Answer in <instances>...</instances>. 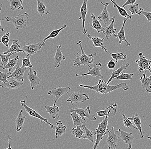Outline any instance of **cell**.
<instances>
[{"mask_svg": "<svg viewBox=\"0 0 151 149\" xmlns=\"http://www.w3.org/2000/svg\"><path fill=\"white\" fill-rule=\"evenodd\" d=\"M81 88H87L97 92L99 94H107L119 89H122L124 91L129 89V87L125 83H121L116 85L109 86L103 80H100L98 83L94 86L80 84Z\"/></svg>", "mask_w": 151, "mask_h": 149, "instance_id": "6da1fadb", "label": "cell"}, {"mask_svg": "<svg viewBox=\"0 0 151 149\" xmlns=\"http://www.w3.org/2000/svg\"><path fill=\"white\" fill-rule=\"evenodd\" d=\"M80 46L81 51H79L77 53V55H75L76 58L73 60V65L74 66L79 67L81 65L84 66H88L90 69L91 68L90 66V64H93L94 61V58L93 56H96L97 53L91 54L87 55L85 53L82 46V42L81 40H79L77 43Z\"/></svg>", "mask_w": 151, "mask_h": 149, "instance_id": "7a4b0ae2", "label": "cell"}, {"mask_svg": "<svg viewBox=\"0 0 151 149\" xmlns=\"http://www.w3.org/2000/svg\"><path fill=\"white\" fill-rule=\"evenodd\" d=\"M29 14L27 13L19 14L17 17H6L1 20H6L13 23L17 30L26 28L29 22Z\"/></svg>", "mask_w": 151, "mask_h": 149, "instance_id": "3957f363", "label": "cell"}, {"mask_svg": "<svg viewBox=\"0 0 151 149\" xmlns=\"http://www.w3.org/2000/svg\"><path fill=\"white\" fill-rule=\"evenodd\" d=\"M109 117L106 116L102 121L99 124L98 127L95 129L96 133V138L95 140V143L93 145V149L98 148L101 140L104 139V136L106 135V132L108 130Z\"/></svg>", "mask_w": 151, "mask_h": 149, "instance_id": "277c9868", "label": "cell"}, {"mask_svg": "<svg viewBox=\"0 0 151 149\" xmlns=\"http://www.w3.org/2000/svg\"><path fill=\"white\" fill-rule=\"evenodd\" d=\"M139 59H137L135 63L138 66V70L139 72H149L151 73V58L146 59L144 54L142 53H139Z\"/></svg>", "mask_w": 151, "mask_h": 149, "instance_id": "5b68a950", "label": "cell"}, {"mask_svg": "<svg viewBox=\"0 0 151 149\" xmlns=\"http://www.w3.org/2000/svg\"><path fill=\"white\" fill-rule=\"evenodd\" d=\"M27 97H28V96H26V99L24 100L21 101L20 102V104L24 108L25 111L27 112V113H28L29 116L40 119L42 122H45L47 125H50L51 129L52 130H53L54 128V125H52L51 123H50V122L48 121V119H47L43 117H42V116L40 115L38 113L37 111H35L34 109H32L31 107H29L26 104V99H27Z\"/></svg>", "mask_w": 151, "mask_h": 149, "instance_id": "8992f818", "label": "cell"}, {"mask_svg": "<svg viewBox=\"0 0 151 149\" xmlns=\"http://www.w3.org/2000/svg\"><path fill=\"white\" fill-rule=\"evenodd\" d=\"M46 45L45 42L42 40L41 42H39L35 44H28L24 45L22 47H21V49L24 51V53L26 54L27 55H31L35 54L37 52H41L43 53L42 52L40 51L41 48L43 46Z\"/></svg>", "mask_w": 151, "mask_h": 149, "instance_id": "52a82bcc", "label": "cell"}, {"mask_svg": "<svg viewBox=\"0 0 151 149\" xmlns=\"http://www.w3.org/2000/svg\"><path fill=\"white\" fill-rule=\"evenodd\" d=\"M69 98L67 101L70 102L73 106H74V104L84 102L89 100L88 95L85 93L80 92H69L68 93Z\"/></svg>", "mask_w": 151, "mask_h": 149, "instance_id": "ba28073f", "label": "cell"}, {"mask_svg": "<svg viewBox=\"0 0 151 149\" xmlns=\"http://www.w3.org/2000/svg\"><path fill=\"white\" fill-rule=\"evenodd\" d=\"M70 88L69 86L66 87L59 86L58 88H55L52 90H50L48 92V95L49 96H54L55 98L54 103H56L57 101L61 96L66 93H68L70 91Z\"/></svg>", "mask_w": 151, "mask_h": 149, "instance_id": "9c48e42d", "label": "cell"}, {"mask_svg": "<svg viewBox=\"0 0 151 149\" xmlns=\"http://www.w3.org/2000/svg\"><path fill=\"white\" fill-rule=\"evenodd\" d=\"M114 129V126H113L111 127L110 131H109L108 130H107L109 135L106 140V142L109 149H116L119 141V137L115 133Z\"/></svg>", "mask_w": 151, "mask_h": 149, "instance_id": "30bf717a", "label": "cell"}, {"mask_svg": "<svg viewBox=\"0 0 151 149\" xmlns=\"http://www.w3.org/2000/svg\"><path fill=\"white\" fill-rule=\"evenodd\" d=\"M102 66L101 63L95 64L94 65V67L91 69L88 70V72L86 73H81V74H76V76L77 77H84L87 75H91L94 77H101L103 79V75L101 73V67Z\"/></svg>", "mask_w": 151, "mask_h": 149, "instance_id": "8fae6325", "label": "cell"}, {"mask_svg": "<svg viewBox=\"0 0 151 149\" xmlns=\"http://www.w3.org/2000/svg\"><path fill=\"white\" fill-rule=\"evenodd\" d=\"M101 3L104 5V7L102 12L99 14L98 19H99L101 22H103L104 24L107 25L111 23L113 18V17H110V14L107 10V6L109 4V3L108 2L104 3L102 2H101Z\"/></svg>", "mask_w": 151, "mask_h": 149, "instance_id": "7c38bea8", "label": "cell"}, {"mask_svg": "<svg viewBox=\"0 0 151 149\" xmlns=\"http://www.w3.org/2000/svg\"><path fill=\"white\" fill-rule=\"evenodd\" d=\"M24 84L23 82L19 81L14 78H9L8 81L5 83L0 84V87L2 88H5L8 90L10 91L11 89H17L23 85Z\"/></svg>", "mask_w": 151, "mask_h": 149, "instance_id": "4fadbf2b", "label": "cell"}, {"mask_svg": "<svg viewBox=\"0 0 151 149\" xmlns=\"http://www.w3.org/2000/svg\"><path fill=\"white\" fill-rule=\"evenodd\" d=\"M70 111H75L81 117H87L90 120L93 121L97 120V118L95 117V115L91 114L90 108L89 106H88L85 109L76 107L73 109H71Z\"/></svg>", "mask_w": 151, "mask_h": 149, "instance_id": "5bb4252c", "label": "cell"}, {"mask_svg": "<svg viewBox=\"0 0 151 149\" xmlns=\"http://www.w3.org/2000/svg\"><path fill=\"white\" fill-rule=\"evenodd\" d=\"M116 132L120 133V136L119 137V138H120L125 144H128V147L127 149H132L133 140L134 138V137L132 133L127 132L123 131L121 129H119Z\"/></svg>", "mask_w": 151, "mask_h": 149, "instance_id": "9a60e30c", "label": "cell"}, {"mask_svg": "<svg viewBox=\"0 0 151 149\" xmlns=\"http://www.w3.org/2000/svg\"><path fill=\"white\" fill-rule=\"evenodd\" d=\"M29 70L28 73V79L30 83V86L32 90L40 84V79L37 75L36 71H33L32 68H28Z\"/></svg>", "mask_w": 151, "mask_h": 149, "instance_id": "2e32d148", "label": "cell"}, {"mask_svg": "<svg viewBox=\"0 0 151 149\" xmlns=\"http://www.w3.org/2000/svg\"><path fill=\"white\" fill-rule=\"evenodd\" d=\"M118 106L117 104L115 103L112 105L107 107L105 110L102 111H97V116L99 117H104L108 116L112 117L116 115L117 113V109L116 108Z\"/></svg>", "mask_w": 151, "mask_h": 149, "instance_id": "e0dca14e", "label": "cell"}, {"mask_svg": "<svg viewBox=\"0 0 151 149\" xmlns=\"http://www.w3.org/2000/svg\"><path fill=\"white\" fill-rule=\"evenodd\" d=\"M15 70L11 73V75L7 77V79L9 78H14L19 81H24V75L25 71L28 68H22L19 66V64H17Z\"/></svg>", "mask_w": 151, "mask_h": 149, "instance_id": "ac0fdd59", "label": "cell"}, {"mask_svg": "<svg viewBox=\"0 0 151 149\" xmlns=\"http://www.w3.org/2000/svg\"><path fill=\"white\" fill-rule=\"evenodd\" d=\"M88 0H84L82 5L80 8V15L79 19L82 20L83 21V33L84 34H86L87 32V30L85 27V22H86V16L88 12L87 3Z\"/></svg>", "mask_w": 151, "mask_h": 149, "instance_id": "d6986e66", "label": "cell"}, {"mask_svg": "<svg viewBox=\"0 0 151 149\" xmlns=\"http://www.w3.org/2000/svg\"><path fill=\"white\" fill-rule=\"evenodd\" d=\"M128 19L126 18L125 19H124L123 22L122 26L121 28L120 29L117 35H114V37H116V38H117L119 39V44H121L122 43V42H125L126 43L125 46L127 47H130L131 46V44L129 43V42L127 41L126 40V37H125V32H124V26H125V23L127 22V20Z\"/></svg>", "mask_w": 151, "mask_h": 149, "instance_id": "ffe728a7", "label": "cell"}, {"mask_svg": "<svg viewBox=\"0 0 151 149\" xmlns=\"http://www.w3.org/2000/svg\"><path fill=\"white\" fill-rule=\"evenodd\" d=\"M61 50L62 49H61V45L57 46L56 52L54 57V63L55 64L54 68L59 67L61 65V61L65 60L66 58L65 56L61 52Z\"/></svg>", "mask_w": 151, "mask_h": 149, "instance_id": "44dd1931", "label": "cell"}, {"mask_svg": "<svg viewBox=\"0 0 151 149\" xmlns=\"http://www.w3.org/2000/svg\"><path fill=\"white\" fill-rule=\"evenodd\" d=\"M86 36L93 42V46L94 48H96V47L101 48L105 52H108L107 49L106 48V47L107 46H104V38H101L96 36L93 37L89 34L87 35Z\"/></svg>", "mask_w": 151, "mask_h": 149, "instance_id": "7402d4cb", "label": "cell"}, {"mask_svg": "<svg viewBox=\"0 0 151 149\" xmlns=\"http://www.w3.org/2000/svg\"><path fill=\"white\" fill-rule=\"evenodd\" d=\"M45 108L46 112L50 114L52 119H56L60 118L59 115L60 110L59 107L56 105V103H54L53 105L52 106H45Z\"/></svg>", "mask_w": 151, "mask_h": 149, "instance_id": "603a6c76", "label": "cell"}, {"mask_svg": "<svg viewBox=\"0 0 151 149\" xmlns=\"http://www.w3.org/2000/svg\"><path fill=\"white\" fill-rule=\"evenodd\" d=\"M140 81L142 83V87L145 89L146 92L151 93V75L149 77L146 76L145 73H143L142 76L140 78Z\"/></svg>", "mask_w": 151, "mask_h": 149, "instance_id": "cb8c5ba5", "label": "cell"}, {"mask_svg": "<svg viewBox=\"0 0 151 149\" xmlns=\"http://www.w3.org/2000/svg\"><path fill=\"white\" fill-rule=\"evenodd\" d=\"M70 111V115L73 121V124L74 126H82L85 125L86 122V119L85 117H83L77 114L76 112L73 111Z\"/></svg>", "mask_w": 151, "mask_h": 149, "instance_id": "d4e9b609", "label": "cell"}, {"mask_svg": "<svg viewBox=\"0 0 151 149\" xmlns=\"http://www.w3.org/2000/svg\"><path fill=\"white\" fill-rule=\"evenodd\" d=\"M113 19L111 23L108 26L104 28L103 33L105 35L106 37L108 39L111 37L113 35H116L117 29L114 28V24L115 22V17H113Z\"/></svg>", "mask_w": 151, "mask_h": 149, "instance_id": "484cf974", "label": "cell"}, {"mask_svg": "<svg viewBox=\"0 0 151 149\" xmlns=\"http://www.w3.org/2000/svg\"><path fill=\"white\" fill-rule=\"evenodd\" d=\"M128 118L131 121H133L134 125L136 126L138 130L139 131L141 139L144 138L145 136L144 135V134L142 132V130L141 119L139 115L136 113L135 115L132 116V117H128Z\"/></svg>", "mask_w": 151, "mask_h": 149, "instance_id": "4316f807", "label": "cell"}, {"mask_svg": "<svg viewBox=\"0 0 151 149\" xmlns=\"http://www.w3.org/2000/svg\"><path fill=\"white\" fill-rule=\"evenodd\" d=\"M10 53H24V51L23 50L21 49V46L19 44V42L18 40H13V43L10 48L4 52L2 53L3 54H7Z\"/></svg>", "mask_w": 151, "mask_h": 149, "instance_id": "83f0119b", "label": "cell"}, {"mask_svg": "<svg viewBox=\"0 0 151 149\" xmlns=\"http://www.w3.org/2000/svg\"><path fill=\"white\" fill-rule=\"evenodd\" d=\"M82 129L84 131L85 136H83V139H88L92 143H95V140H94V136L96 135L95 129H93L92 130H89L88 129L85 125L81 126Z\"/></svg>", "mask_w": 151, "mask_h": 149, "instance_id": "f1b7e54d", "label": "cell"}, {"mask_svg": "<svg viewBox=\"0 0 151 149\" xmlns=\"http://www.w3.org/2000/svg\"><path fill=\"white\" fill-rule=\"evenodd\" d=\"M23 110H21L19 111L17 117L15 120L16 122V129L17 132H19L23 128V125L24 124L26 116L23 115Z\"/></svg>", "mask_w": 151, "mask_h": 149, "instance_id": "f546056e", "label": "cell"}, {"mask_svg": "<svg viewBox=\"0 0 151 149\" xmlns=\"http://www.w3.org/2000/svg\"><path fill=\"white\" fill-rule=\"evenodd\" d=\"M129 65H130V64L129 63L125 62L124 64L122 65L118 69L115 71H113V73H112L111 77L109 79L108 81L106 83L107 84H109L113 80H114L115 78L118 77L121 73L122 71H123L124 70H125L128 67Z\"/></svg>", "mask_w": 151, "mask_h": 149, "instance_id": "4dcf8cb0", "label": "cell"}, {"mask_svg": "<svg viewBox=\"0 0 151 149\" xmlns=\"http://www.w3.org/2000/svg\"><path fill=\"white\" fill-rule=\"evenodd\" d=\"M56 123V125H54V127H55V138H54L53 140L56 139L58 136H61L65 134L67 129V127L62 123L61 120L57 122Z\"/></svg>", "mask_w": 151, "mask_h": 149, "instance_id": "1f68e13d", "label": "cell"}, {"mask_svg": "<svg viewBox=\"0 0 151 149\" xmlns=\"http://www.w3.org/2000/svg\"><path fill=\"white\" fill-rule=\"evenodd\" d=\"M91 18L92 19V25H91L92 28L97 31L99 33H100L101 32L103 33L104 28L102 26L101 24V22L98 19L96 18L95 15L93 14H91Z\"/></svg>", "mask_w": 151, "mask_h": 149, "instance_id": "d6a6232c", "label": "cell"}, {"mask_svg": "<svg viewBox=\"0 0 151 149\" xmlns=\"http://www.w3.org/2000/svg\"><path fill=\"white\" fill-rule=\"evenodd\" d=\"M19 60V58L18 56H16L15 58L13 59H9V62L6 65L4 66H1L0 68L3 69L8 70L9 72H11L13 68L14 67L17 66V64H18V61Z\"/></svg>", "mask_w": 151, "mask_h": 149, "instance_id": "836d02e7", "label": "cell"}, {"mask_svg": "<svg viewBox=\"0 0 151 149\" xmlns=\"http://www.w3.org/2000/svg\"><path fill=\"white\" fill-rule=\"evenodd\" d=\"M7 1L9 2L10 4V8L13 11L16 10H23L22 0H7Z\"/></svg>", "mask_w": 151, "mask_h": 149, "instance_id": "e575fe53", "label": "cell"}, {"mask_svg": "<svg viewBox=\"0 0 151 149\" xmlns=\"http://www.w3.org/2000/svg\"><path fill=\"white\" fill-rule=\"evenodd\" d=\"M37 1V10L38 13L41 17L44 15L50 14V13L47 10L46 5L40 0Z\"/></svg>", "mask_w": 151, "mask_h": 149, "instance_id": "d590c367", "label": "cell"}, {"mask_svg": "<svg viewBox=\"0 0 151 149\" xmlns=\"http://www.w3.org/2000/svg\"><path fill=\"white\" fill-rule=\"evenodd\" d=\"M70 132L73 135L79 139H81L83 137V135L85 134L84 131L82 129L81 126L79 125L74 126L71 130Z\"/></svg>", "mask_w": 151, "mask_h": 149, "instance_id": "8d00e7d4", "label": "cell"}, {"mask_svg": "<svg viewBox=\"0 0 151 149\" xmlns=\"http://www.w3.org/2000/svg\"><path fill=\"white\" fill-rule=\"evenodd\" d=\"M111 2L113 4V6L114 7H116L118 9L119 13L121 16H122L123 17L125 18V19L127 18L128 19H132V16L128 14L127 11L125 10L124 8L121 6H119L116 3V1H113V0H110Z\"/></svg>", "mask_w": 151, "mask_h": 149, "instance_id": "74e56055", "label": "cell"}, {"mask_svg": "<svg viewBox=\"0 0 151 149\" xmlns=\"http://www.w3.org/2000/svg\"><path fill=\"white\" fill-rule=\"evenodd\" d=\"M127 12H131L132 15L137 14L139 16L141 15L140 13V8L139 7L138 4H129L127 7Z\"/></svg>", "mask_w": 151, "mask_h": 149, "instance_id": "f35d334b", "label": "cell"}, {"mask_svg": "<svg viewBox=\"0 0 151 149\" xmlns=\"http://www.w3.org/2000/svg\"><path fill=\"white\" fill-rule=\"evenodd\" d=\"M67 25L65 24V25H63V26H62V27H61V28H60V29H56V30H54L52 31L50 33V35L47 36V37L43 40V41L45 42V41H46L47 40L49 39L55 38V37H56L58 36V35L61 32L62 30H63V29H65V28L67 27Z\"/></svg>", "mask_w": 151, "mask_h": 149, "instance_id": "ab89813d", "label": "cell"}, {"mask_svg": "<svg viewBox=\"0 0 151 149\" xmlns=\"http://www.w3.org/2000/svg\"><path fill=\"white\" fill-rule=\"evenodd\" d=\"M109 53L113 59L115 60L116 63H117L118 61H119V60L125 61L127 57V55L122 53Z\"/></svg>", "mask_w": 151, "mask_h": 149, "instance_id": "60d3db41", "label": "cell"}, {"mask_svg": "<svg viewBox=\"0 0 151 149\" xmlns=\"http://www.w3.org/2000/svg\"><path fill=\"white\" fill-rule=\"evenodd\" d=\"M122 115L124 118L123 122L124 125V126L127 127L129 130H132V129H134L138 130L136 126H135L134 123H132L130 119H129L128 118L126 117V116L124 114H122Z\"/></svg>", "mask_w": 151, "mask_h": 149, "instance_id": "b9f144b4", "label": "cell"}, {"mask_svg": "<svg viewBox=\"0 0 151 149\" xmlns=\"http://www.w3.org/2000/svg\"><path fill=\"white\" fill-rule=\"evenodd\" d=\"M16 53H10L7 54L0 53V58L1 60V66L6 65L9 62V59H10V56Z\"/></svg>", "mask_w": 151, "mask_h": 149, "instance_id": "7bdbcfd3", "label": "cell"}, {"mask_svg": "<svg viewBox=\"0 0 151 149\" xmlns=\"http://www.w3.org/2000/svg\"><path fill=\"white\" fill-rule=\"evenodd\" d=\"M10 32H6L2 36L0 40V44L4 45L6 48L9 47V37H10Z\"/></svg>", "mask_w": 151, "mask_h": 149, "instance_id": "ee69618b", "label": "cell"}, {"mask_svg": "<svg viewBox=\"0 0 151 149\" xmlns=\"http://www.w3.org/2000/svg\"><path fill=\"white\" fill-rule=\"evenodd\" d=\"M134 74L133 73H127L122 72L116 78H115L114 80H132L133 79L132 77L134 76Z\"/></svg>", "mask_w": 151, "mask_h": 149, "instance_id": "f6af8a7d", "label": "cell"}, {"mask_svg": "<svg viewBox=\"0 0 151 149\" xmlns=\"http://www.w3.org/2000/svg\"><path fill=\"white\" fill-rule=\"evenodd\" d=\"M31 55H26L25 58H23L22 59V68H32L33 65L31 64L30 61V58Z\"/></svg>", "mask_w": 151, "mask_h": 149, "instance_id": "bcb514c9", "label": "cell"}, {"mask_svg": "<svg viewBox=\"0 0 151 149\" xmlns=\"http://www.w3.org/2000/svg\"><path fill=\"white\" fill-rule=\"evenodd\" d=\"M11 72H3L0 71V82L5 83L8 81L7 77L11 75Z\"/></svg>", "mask_w": 151, "mask_h": 149, "instance_id": "7dc6e473", "label": "cell"}, {"mask_svg": "<svg viewBox=\"0 0 151 149\" xmlns=\"http://www.w3.org/2000/svg\"><path fill=\"white\" fill-rule=\"evenodd\" d=\"M140 13L141 15H143L146 18L148 22H151V12H146L144 11L143 9L140 8Z\"/></svg>", "mask_w": 151, "mask_h": 149, "instance_id": "c3c4849f", "label": "cell"}, {"mask_svg": "<svg viewBox=\"0 0 151 149\" xmlns=\"http://www.w3.org/2000/svg\"><path fill=\"white\" fill-rule=\"evenodd\" d=\"M116 62L113 61V58L112 60L109 61L107 63V66L109 69L114 70L115 69L116 67Z\"/></svg>", "mask_w": 151, "mask_h": 149, "instance_id": "681fc988", "label": "cell"}, {"mask_svg": "<svg viewBox=\"0 0 151 149\" xmlns=\"http://www.w3.org/2000/svg\"><path fill=\"white\" fill-rule=\"evenodd\" d=\"M137 0H127L125 3L122 6V7L124 8L126 6L129 5V4H134L135 3Z\"/></svg>", "mask_w": 151, "mask_h": 149, "instance_id": "f907efd6", "label": "cell"}, {"mask_svg": "<svg viewBox=\"0 0 151 149\" xmlns=\"http://www.w3.org/2000/svg\"><path fill=\"white\" fill-rule=\"evenodd\" d=\"M3 3L0 4V14H1V11L2 8ZM0 31H2V32H4V27H2L1 25V19H0Z\"/></svg>", "mask_w": 151, "mask_h": 149, "instance_id": "816d5d0a", "label": "cell"}, {"mask_svg": "<svg viewBox=\"0 0 151 149\" xmlns=\"http://www.w3.org/2000/svg\"><path fill=\"white\" fill-rule=\"evenodd\" d=\"M8 144H9V147H8V148H6V149H12V148H11V146H10V140H12V139H11V137H10V136L9 135H8Z\"/></svg>", "mask_w": 151, "mask_h": 149, "instance_id": "f5cc1de1", "label": "cell"}, {"mask_svg": "<svg viewBox=\"0 0 151 149\" xmlns=\"http://www.w3.org/2000/svg\"><path fill=\"white\" fill-rule=\"evenodd\" d=\"M145 137H146V138H148V139L151 140V136H145Z\"/></svg>", "mask_w": 151, "mask_h": 149, "instance_id": "db71d44e", "label": "cell"}, {"mask_svg": "<svg viewBox=\"0 0 151 149\" xmlns=\"http://www.w3.org/2000/svg\"><path fill=\"white\" fill-rule=\"evenodd\" d=\"M2 63H1V59H0V66H1Z\"/></svg>", "mask_w": 151, "mask_h": 149, "instance_id": "11a10c76", "label": "cell"}, {"mask_svg": "<svg viewBox=\"0 0 151 149\" xmlns=\"http://www.w3.org/2000/svg\"><path fill=\"white\" fill-rule=\"evenodd\" d=\"M149 127H150V128H151V124H150V125H149Z\"/></svg>", "mask_w": 151, "mask_h": 149, "instance_id": "9f6ffc18", "label": "cell"}, {"mask_svg": "<svg viewBox=\"0 0 151 149\" xmlns=\"http://www.w3.org/2000/svg\"><path fill=\"white\" fill-rule=\"evenodd\" d=\"M113 1H116V0H113Z\"/></svg>", "mask_w": 151, "mask_h": 149, "instance_id": "6f0895ef", "label": "cell"}]
</instances>
